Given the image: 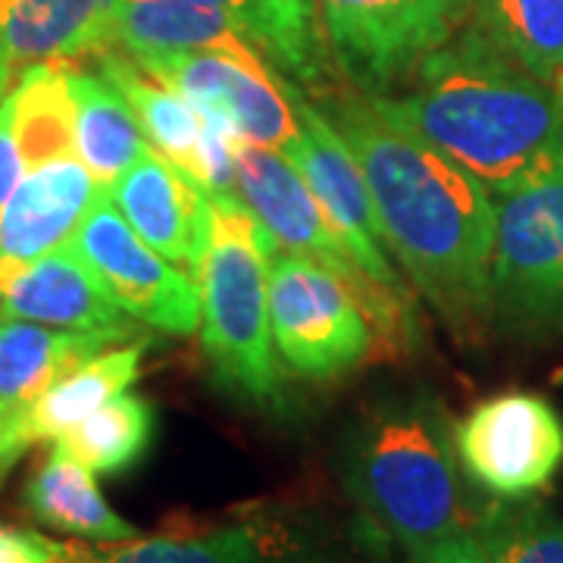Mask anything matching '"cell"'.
Here are the masks:
<instances>
[{"instance_id": "6da1fadb", "label": "cell", "mask_w": 563, "mask_h": 563, "mask_svg": "<svg viewBox=\"0 0 563 563\" xmlns=\"http://www.w3.org/2000/svg\"><path fill=\"white\" fill-rule=\"evenodd\" d=\"M313 103L361 163L385 247L444 325L479 342L492 332L495 195L373 95L320 88Z\"/></svg>"}, {"instance_id": "7a4b0ae2", "label": "cell", "mask_w": 563, "mask_h": 563, "mask_svg": "<svg viewBox=\"0 0 563 563\" xmlns=\"http://www.w3.org/2000/svg\"><path fill=\"white\" fill-rule=\"evenodd\" d=\"M404 85L401 95L373 98L492 195L514 191L563 161V95L476 25L422 57Z\"/></svg>"}, {"instance_id": "3957f363", "label": "cell", "mask_w": 563, "mask_h": 563, "mask_svg": "<svg viewBox=\"0 0 563 563\" xmlns=\"http://www.w3.org/2000/svg\"><path fill=\"white\" fill-rule=\"evenodd\" d=\"M454 429L442 401L401 391L373 401L344 439V488L385 539L417 551L470 532Z\"/></svg>"}, {"instance_id": "277c9868", "label": "cell", "mask_w": 563, "mask_h": 563, "mask_svg": "<svg viewBox=\"0 0 563 563\" xmlns=\"http://www.w3.org/2000/svg\"><path fill=\"white\" fill-rule=\"evenodd\" d=\"M279 242L239 191L210 195V242L198 273L201 344L213 379L254 410L285 407V376L269 329V263Z\"/></svg>"}, {"instance_id": "5b68a950", "label": "cell", "mask_w": 563, "mask_h": 563, "mask_svg": "<svg viewBox=\"0 0 563 563\" xmlns=\"http://www.w3.org/2000/svg\"><path fill=\"white\" fill-rule=\"evenodd\" d=\"M379 529L342 526L288 501H251L210 523L166 526L129 542H76L81 563H383Z\"/></svg>"}, {"instance_id": "8992f818", "label": "cell", "mask_w": 563, "mask_h": 563, "mask_svg": "<svg viewBox=\"0 0 563 563\" xmlns=\"http://www.w3.org/2000/svg\"><path fill=\"white\" fill-rule=\"evenodd\" d=\"M488 307L492 332L526 342L563 335V161L495 195Z\"/></svg>"}, {"instance_id": "52a82bcc", "label": "cell", "mask_w": 563, "mask_h": 563, "mask_svg": "<svg viewBox=\"0 0 563 563\" xmlns=\"http://www.w3.org/2000/svg\"><path fill=\"white\" fill-rule=\"evenodd\" d=\"M269 329L282 366L320 383L369 361L376 344L398 351L361 291L329 266L282 247L269 263Z\"/></svg>"}, {"instance_id": "ba28073f", "label": "cell", "mask_w": 563, "mask_h": 563, "mask_svg": "<svg viewBox=\"0 0 563 563\" xmlns=\"http://www.w3.org/2000/svg\"><path fill=\"white\" fill-rule=\"evenodd\" d=\"M473 0H317L329 57L351 88L395 95L466 20Z\"/></svg>"}, {"instance_id": "9c48e42d", "label": "cell", "mask_w": 563, "mask_h": 563, "mask_svg": "<svg viewBox=\"0 0 563 563\" xmlns=\"http://www.w3.org/2000/svg\"><path fill=\"white\" fill-rule=\"evenodd\" d=\"M235 191L254 210V217L273 232L282 251L303 254L310 261L329 266L354 291H361L363 298L379 310L391 339L401 347L404 339L410 335V325H407L410 298L385 291L383 285H376L363 273L351 244L344 242L342 229L322 210V203L313 198L301 173L285 161L279 151L235 139Z\"/></svg>"}, {"instance_id": "30bf717a", "label": "cell", "mask_w": 563, "mask_h": 563, "mask_svg": "<svg viewBox=\"0 0 563 563\" xmlns=\"http://www.w3.org/2000/svg\"><path fill=\"white\" fill-rule=\"evenodd\" d=\"M73 254L135 322L188 339L201 329V291L181 266L141 239L101 188L69 239Z\"/></svg>"}, {"instance_id": "8fae6325", "label": "cell", "mask_w": 563, "mask_h": 563, "mask_svg": "<svg viewBox=\"0 0 563 563\" xmlns=\"http://www.w3.org/2000/svg\"><path fill=\"white\" fill-rule=\"evenodd\" d=\"M463 473L501 501L542 492L563 463L561 413L536 391H501L479 401L457 426Z\"/></svg>"}, {"instance_id": "7c38bea8", "label": "cell", "mask_w": 563, "mask_h": 563, "mask_svg": "<svg viewBox=\"0 0 563 563\" xmlns=\"http://www.w3.org/2000/svg\"><path fill=\"white\" fill-rule=\"evenodd\" d=\"M135 63L179 91L198 113L229 125L239 139L279 151L285 161L298 151L301 122L285 95L279 69L247 66L225 54H154Z\"/></svg>"}, {"instance_id": "4fadbf2b", "label": "cell", "mask_w": 563, "mask_h": 563, "mask_svg": "<svg viewBox=\"0 0 563 563\" xmlns=\"http://www.w3.org/2000/svg\"><path fill=\"white\" fill-rule=\"evenodd\" d=\"M282 85H285V95H288L303 132L301 144L288 157V163L301 173L313 198L342 229L344 242L351 244L363 273L376 285H383L385 291L407 298L401 276L388 261V247L383 242V229L376 220V207H373V195L363 179L361 163L344 144L339 129L322 117L313 98H307L298 88V81L282 79Z\"/></svg>"}, {"instance_id": "5bb4252c", "label": "cell", "mask_w": 563, "mask_h": 563, "mask_svg": "<svg viewBox=\"0 0 563 563\" xmlns=\"http://www.w3.org/2000/svg\"><path fill=\"white\" fill-rule=\"evenodd\" d=\"M125 222L198 282L210 242V195L154 147L107 188Z\"/></svg>"}, {"instance_id": "9a60e30c", "label": "cell", "mask_w": 563, "mask_h": 563, "mask_svg": "<svg viewBox=\"0 0 563 563\" xmlns=\"http://www.w3.org/2000/svg\"><path fill=\"white\" fill-rule=\"evenodd\" d=\"M0 313L57 329L101 332L117 342L139 339V322L107 295L69 244L32 263L0 266Z\"/></svg>"}, {"instance_id": "2e32d148", "label": "cell", "mask_w": 563, "mask_h": 563, "mask_svg": "<svg viewBox=\"0 0 563 563\" xmlns=\"http://www.w3.org/2000/svg\"><path fill=\"white\" fill-rule=\"evenodd\" d=\"M144 351H147V339L113 344L95 361L81 363L79 369L47 385L32 401L7 410V422L0 432V485L29 448L57 442L73 426L91 417L98 407L139 383Z\"/></svg>"}, {"instance_id": "e0dca14e", "label": "cell", "mask_w": 563, "mask_h": 563, "mask_svg": "<svg viewBox=\"0 0 563 563\" xmlns=\"http://www.w3.org/2000/svg\"><path fill=\"white\" fill-rule=\"evenodd\" d=\"M101 185L79 157L29 169L0 207V266L32 263L76 235Z\"/></svg>"}, {"instance_id": "ac0fdd59", "label": "cell", "mask_w": 563, "mask_h": 563, "mask_svg": "<svg viewBox=\"0 0 563 563\" xmlns=\"http://www.w3.org/2000/svg\"><path fill=\"white\" fill-rule=\"evenodd\" d=\"M113 47L135 60L154 54H225L247 66L276 69L229 13L181 0H120Z\"/></svg>"}, {"instance_id": "d6986e66", "label": "cell", "mask_w": 563, "mask_h": 563, "mask_svg": "<svg viewBox=\"0 0 563 563\" xmlns=\"http://www.w3.org/2000/svg\"><path fill=\"white\" fill-rule=\"evenodd\" d=\"M120 0H0V51L13 63H69L113 47Z\"/></svg>"}, {"instance_id": "ffe728a7", "label": "cell", "mask_w": 563, "mask_h": 563, "mask_svg": "<svg viewBox=\"0 0 563 563\" xmlns=\"http://www.w3.org/2000/svg\"><path fill=\"white\" fill-rule=\"evenodd\" d=\"M22 504L32 520L66 532L79 542L113 544L139 539L141 529L122 520L107 504L95 473L63 448H51L38 470L29 476Z\"/></svg>"}, {"instance_id": "44dd1931", "label": "cell", "mask_w": 563, "mask_h": 563, "mask_svg": "<svg viewBox=\"0 0 563 563\" xmlns=\"http://www.w3.org/2000/svg\"><path fill=\"white\" fill-rule=\"evenodd\" d=\"M117 342L101 332L57 329L0 313V404L7 410L41 395L47 385L95 361Z\"/></svg>"}, {"instance_id": "7402d4cb", "label": "cell", "mask_w": 563, "mask_h": 563, "mask_svg": "<svg viewBox=\"0 0 563 563\" xmlns=\"http://www.w3.org/2000/svg\"><path fill=\"white\" fill-rule=\"evenodd\" d=\"M69 88L76 103V157L101 188H110L151 151V141L120 88L98 69L91 73L69 63Z\"/></svg>"}, {"instance_id": "603a6c76", "label": "cell", "mask_w": 563, "mask_h": 563, "mask_svg": "<svg viewBox=\"0 0 563 563\" xmlns=\"http://www.w3.org/2000/svg\"><path fill=\"white\" fill-rule=\"evenodd\" d=\"M95 66L103 79H110L120 88V95L132 107L151 147L195 179L198 147H201V113L185 101L179 91H173L169 85L154 79L147 69H141L120 47H107L101 54H95Z\"/></svg>"}, {"instance_id": "cb8c5ba5", "label": "cell", "mask_w": 563, "mask_h": 563, "mask_svg": "<svg viewBox=\"0 0 563 563\" xmlns=\"http://www.w3.org/2000/svg\"><path fill=\"white\" fill-rule=\"evenodd\" d=\"M25 169L76 157V103L69 63H29L7 95Z\"/></svg>"}, {"instance_id": "d4e9b609", "label": "cell", "mask_w": 563, "mask_h": 563, "mask_svg": "<svg viewBox=\"0 0 563 563\" xmlns=\"http://www.w3.org/2000/svg\"><path fill=\"white\" fill-rule=\"evenodd\" d=\"M476 29L563 95V0H473Z\"/></svg>"}, {"instance_id": "484cf974", "label": "cell", "mask_w": 563, "mask_h": 563, "mask_svg": "<svg viewBox=\"0 0 563 563\" xmlns=\"http://www.w3.org/2000/svg\"><path fill=\"white\" fill-rule=\"evenodd\" d=\"M154 432H157V413L151 401L132 391H122L98 407L91 417H85L79 426H73L54 444L85 463L91 473L117 476L144 461V454L154 444Z\"/></svg>"}, {"instance_id": "4316f807", "label": "cell", "mask_w": 563, "mask_h": 563, "mask_svg": "<svg viewBox=\"0 0 563 563\" xmlns=\"http://www.w3.org/2000/svg\"><path fill=\"white\" fill-rule=\"evenodd\" d=\"M470 536L488 563H563V517L542 501H498L479 510Z\"/></svg>"}, {"instance_id": "83f0119b", "label": "cell", "mask_w": 563, "mask_h": 563, "mask_svg": "<svg viewBox=\"0 0 563 563\" xmlns=\"http://www.w3.org/2000/svg\"><path fill=\"white\" fill-rule=\"evenodd\" d=\"M273 25L269 63L285 79L320 88L322 81V35L317 20V0H263Z\"/></svg>"}, {"instance_id": "f1b7e54d", "label": "cell", "mask_w": 563, "mask_h": 563, "mask_svg": "<svg viewBox=\"0 0 563 563\" xmlns=\"http://www.w3.org/2000/svg\"><path fill=\"white\" fill-rule=\"evenodd\" d=\"M201 147H198L195 179L207 195L235 191V139L239 135L210 113H201Z\"/></svg>"}, {"instance_id": "f546056e", "label": "cell", "mask_w": 563, "mask_h": 563, "mask_svg": "<svg viewBox=\"0 0 563 563\" xmlns=\"http://www.w3.org/2000/svg\"><path fill=\"white\" fill-rule=\"evenodd\" d=\"M69 542H54L41 532L0 523V563H63Z\"/></svg>"}, {"instance_id": "4dcf8cb0", "label": "cell", "mask_w": 563, "mask_h": 563, "mask_svg": "<svg viewBox=\"0 0 563 563\" xmlns=\"http://www.w3.org/2000/svg\"><path fill=\"white\" fill-rule=\"evenodd\" d=\"M181 3H201V7H213V10L229 13L247 32V38L261 47L263 57L269 60V51H273V25H269L263 0H181Z\"/></svg>"}, {"instance_id": "1f68e13d", "label": "cell", "mask_w": 563, "mask_h": 563, "mask_svg": "<svg viewBox=\"0 0 563 563\" xmlns=\"http://www.w3.org/2000/svg\"><path fill=\"white\" fill-rule=\"evenodd\" d=\"M25 161H22L20 141H16V125H13V107L10 98L0 103V207L13 195V188L25 176Z\"/></svg>"}, {"instance_id": "d6a6232c", "label": "cell", "mask_w": 563, "mask_h": 563, "mask_svg": "<svg viewBox=\"0 0 563 563\" xmlns=\"http://www.w3.org/2000/svg\"><path fill=\"white\" fill-rule=\"evenodd\" d=\"M407 563H488L479 551V544L473 542L470 532L448 536L442 542L426 544L417 551H407Z\"/></svg>"}, {"instance_id": "836d02e7", "label": "cell", "mask_w": 563, "mask_h": 563, "mask_svg": "<svg viewBox=\"0 0 563 563\" xmlns=\"http://www.w3.org/2000/svg\"><path fill=\"white\" fill-rule=\"evenodd\" d=\"M13 69H16V63L0 51V103L7 101V95L13 91Z\"/></svg>"}, {"instance_id": "e575fe53", "label": "cell", "mask_w": 563, "mask_h": 563, "mask_svg": "<svg viewBox=\"0 0 563 563\" xmlns=\"http://www.w3.org/2000/svg\"><path fill=\"white\" fill-rule=\"evenodd\" d=\"M63 563H81L79 554H76V542H69V551H66V561Z\"/></svg>"}, {"instance_id": "d590c367", "label": "cell", "mask_w": 563, "mask_h": 563, "mask_svg": "<svg viewBox=\"0 0 563 563\" xmlns=\"http://www.w3.org/2000/svg\"><path fill=\"white\" fill-rule=\"evenodd\" d=\"M3 422H7V407L0 404V432H3Z\"/></svg>"}]
</instances>
